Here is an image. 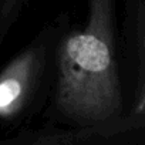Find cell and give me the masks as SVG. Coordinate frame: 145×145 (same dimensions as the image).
I'll return each mask as SVG.
<instances>
[{
    "instance_id": "277c9868",
    "label": "cell",
    "mask_w": 145,
    "mask_h": 145,
    "mask_svg": "<svg viewBox=\"0 0 145 145\" xmlns=\"http://www.w3.org/2000/svg\"><path fill=\"white\" fill-rule=\"evenodd\" d=\"M120 72L127 110L145 114V0H120Z\"/></svg>"
},
{
    "instance_id": "6da1fadb",
    "label": "cell",
    "mask_w": 145,
    "mask_h": 145,
    "mask_svg": "<svg viewBox=\"0 0 145 145\" xmlns=\"http://www.w3.org/2000/svg\"><path fill=\"white\" fill-rule=\"evenodd\" d=\"M120 0H86V19L63 36L44 124L76 127L117 118L127 100L120 72Z\"/></svg>"
},
{
    "instance_id": "5b68a950",
    "label": "cell",
    "mask_w": 145,
    "mask_h": 145,
    "mask_svg": "<svg viewBox=\"0 0 145 145\" xmlns=\"http://www.w3.org/2000/svg\"><path fill=\"white\" fill-rule=\"evenodd\" d=\"M29 0H0V48L22 19Z\"/></svg>"
},
{
    "instance_id": "3957f363",
    "label": "cell",
    "mask_w": 145,
    "mask_h": 145,
    "mask_svg": "<svg viewBox=\"0 0 145 145\" xmlns=\"http://www.w3.org/2000/svg\"><path fill=\"white\" fill-rule=\"evenodd\" d=\"M145 114L125 112L117 118L90 124L63 127L43 124L40 128L22 127L0 138V145H117L144 139Z\"/></svg>"
},
{
    "instance_id": "7a4b0ae2",
    "label": "cell",
    "mask_w": 145,
    "mask_h": 145,
    "mask_svg": "<svg viewBox=\"0 0 145 145\" xmlns=\"http://www.w3.org/2000/svg\"><path fill=\"white\" fill-rule=\"evenodd\" d=\"M71 23L68 10L58 12L0 70V127L6 134L46 110L56 86L60 44Z\"/></svg>"
}]
</instances>
